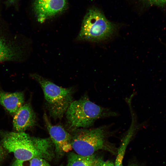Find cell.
<instances>
[{
    "label": "cell",
    "mask_w": 166,
    "mask_h": 166,
    "mask_svg": "<svg viewBox=\"0 0 166 166\" xmlns=\"http://www.w3.org/2000/svg\"><path fill=\"white\" fill-rule=\"evenodd\" d=\"M97 159L95 154L89 156H83L70 152L68 156L66 166H96Z\"/></svg>",
    "instance_id": "obj_12"
},
{
    "label": "cell",
    "mask_w": 166,
    "mask_h": 166,
    "mask_svg": "<svg viewBox=\"0 0 166 166\" xmlns=\"http://www.w3.org/2000/svg\"><path fill=\"white\" fill-rule=\"evenodd\" d=\"M24 162L16 159L13 163L12 166H25L23 164Z\"/></svg>",
    "instance_id": "obj_17"
},
{
    "label": "cell",
    "mask_w": 166,
    "mask_h": 166,
    "mask_svg": "<svg viewBox=\"0 0 166 166\" xmlns=\"http://www.w3.org/2000/svg\"><path fill=\"white\" fill-rule=\"evenodd\" d=\"M132 116V122L126 135L119 147L116 158L114 166H123V160L127 147L136 130V119L133 112L131 111Z\"/></svg>",
    "instance_id": "obj_11"
},
{
    "label": "cell",
    "mask_w": 166,
    "mask_h": 166,
    "mask_svg": "<svg viewBox=\"0 0 166 166\" xmlns=\"http://www.w3.org/2000/svg\"><path fill=\"white\" fill-rule=\"evenodd\" d=\"M96 166H114V163L112 161H105L98 158Z\"/></svg>",
    "instance_id": "obj_15"
},
{
    "label": "cell",
    "mask_w": 166,
    "mask_h": 166,
    "mask_svg": "<svg viewBox=\"0 0 166 166\" xmlns=\"http://www.w3.org/2000/svg\"><path fill=\"white\" fill-rule=\"evenodd\" d=\"M24 94L22 92H8L0 89V104L14 115L23 104Z\"/></svg>",
    "instance_id": "obj_10"
},
{
    "label": "cell",
    "mask_w": 166,
    "mask_h": 166,
    "mask_svg": "<svg viewBox=\"0 0 166 166\" xmlns=\"http://www.w3.org/2000/svg\"><path fill=\"white\" fill-rule=\"evenodd\" d=\"M13 115V128L16 132H24L36 124V115L29 103L24 104Z\"/></svg>",
    "instance_id": "obj_9"
},
{
    "label": "cell",
    "mask_w": 166,
    "mask_h": 166,
    "mask_svg": "<svg viewBox=\"0 0 166 166\" xmlns=\"http://www.w3.org/2000/svg\"><path fill=\"white\" fill-rule=\"evenodd\" d=\"M4 148L0 145V164L2 162L5 156V152Z\"/></svg>",
    "instance_id": "obj_16"
},
{
    "label": "cell",
    "mask_w": 166,
    "mask_h": 166,
    "mask_svg": "<svg viewBox=\"0 0 166 166\" xmlns=\"http://www.w3.org/2000/svg\"><path fill=\"white\" fill-rule=\"evenodd\" d=\"M65 113L69 127L74 130L88 128L98 119L116 116L118 114L95 104L86 96L73 101Z\"/></svg>",
    "instance_id": "obj_2"
},
{
    "label": "cell",
    "mask_w": 166,
    "mask_h": 166,
    "mask_svg": "<svg viewBox=\"0 0 166 166\" xmlns=\"http://www.w3.org/2000/svg\"><path fill=\"white\" fill-rule=\"evenodd\" d=\"M43 118L50 138L54 145L55 153L57 156L61 157L72 148L71 135L61 126L52 124L45 113L44 114Z\"/></svg>",
    "instance_id": "obj_7"
},
{
    "label": "cell",
    "mask_w": 166,
    "mask_h": 166,
    "mask_svg": "<svg viewBox=\"0 0 166 166\" xmlns=\"http://www.w3.org/2000/svg\"><path fill=\"white\" fill-rule=\"evenodd\" d=\"M147 6H156L160 8L166 7V0H140Z\"/></svg>",
    "instance_id": "obj_13"
},
{
    "label": "cell",
    "mask_w": 166,
    "mask_h": 166,
    "mask_svg": "<svg viewBox=\"0 0 166 166\" xmlns=\"http://www.w3.org/2000/svg\"><path fill=\"white\" fill-rule=\"evenodd\" d=\"M66 5V0H35L34 8L38 21L44 22L62 11Z\"/></svg>",
    "instance_id": "obj_8"
},
{
    "label": "cell",
    "mask_w": 166,
    "mask_h": 166,
    "mask_svg": "<svg viewBox=\"0 0 166 166\" xmlns=\"http://www.w3.org/2000/svg\"><path fill=\"white\" fill-rule=\"evenodd\" d=\"M108 126L105 125L92 129H76L71 135L72 148L77 154L89 156L99 150L108 149L106 138Z\"/></svg>",
    "instance_id": "obj_5"
},
{
    "label": "cell",
    "mask_w": 166,
    "mask_h": 166,
    "mask_svg": "<svg viewBox=\"0 0 166 166\" xmlns=\"http://www.w3.org/2000/svg\"><path fill=\"white\" fill-rule=\"evenodd\" d=\"M29 161V166H51L48 161L41 158L34 157Z\"/></svg>",
    "instance_id": "obj_14"
},
{
    "label": "cell",
    "mask_w": 166,
    "mask_h": 166,
    "mask_svg": "<svg viewBox=\"0 0 166 166\" xmlns=\"http://www.w3.org/2000/svg\"><path fill=\"white\" fill-rule=\"evenodd\" d=\"M115 30V25L100 10L93 8L88 10L84 18L78 38L82 40L99 42L110 38Z\"/></svg>",
    "instance_id": "obj_4"
},
{
    "label": "cell",
    "mask_w": 166,
    "mask_h": 166,
    "mask_svg": "<svg viewBox=\"0 0 166 166\" xmlns=\"http://www.w3.org/2000/svg\"><path fill=\"white\" fill-rule=\"evenodd\" d=\"M128 166H136L135 165H130Z\"/></svg>",
    "instance_id": "obj_19"
},
{
    "label": "cell",
    "mask_w": 166,
    "mask_h": 166,
    "mask_svg": "<svg viewBox=\"0 0 166 166\" xmlns=\"http://www.w3.org/2000/svg\"><path fill=\"white\" fill-rule=\"evenodd\" d=\"M16 0H9V1L10 2H13L15 1Z\"/></svg>",
    "instance_id": "obj_18"
},
{
    "label": "cell",
    "mask_w": 166,
    "mask_h": 166,
    "mask_svg": "<svg viewBox=\"0 0 166 166\" xmlns=\"http://www.w3.org/2000/svg\"><path fill=\"white\" fill-rule=\"evenodd\" d=\"M2 146L12 153L16 159L23 162L34 157L51 160L55 155L54 145L50 137L31 136L25 132L0 131Z\"/></svg>",
    "instance_id": "obj_1"
},
{
    "label": "cell",
    "mask_w": 166,
    "mask_h": 166,
    "mask_svg": "<svg viewBox=\"0 0 166 166\" xmlns=\"http://www.w3.org/2000/svg\"><path fill=\"white\" fill-rule=\"evenodd\" d=\"M24 50V45L19 37L12 34L7 29L0 28V63L22 61Z\"/></svg>",
    "instance_id": "obj_6"
},
{
    "label": "cell",
    "mask_w": 166,
    "mask_h": 166,
    "mask_svg": "<svg viewBox=\"0 0 166 166\" xmlns=\"http://www.w3.org/2000/svg\"><path fill=\"white\" fill-rule=\"evenodd\" d=\"M30 76L41 85L50 115L55 119H61L73 101V89L60 87L36 73Z\"/></svg>",
    "instance_id": "obj_3"
}]
</instances>
